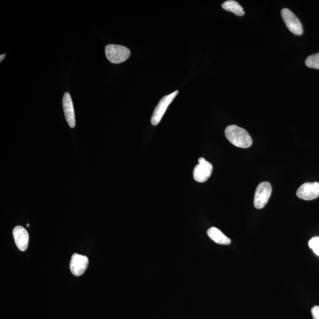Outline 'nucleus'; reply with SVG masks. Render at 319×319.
Here are the masks:
<instances>
[{
	"label": "nucleus",
	"mask_w": 319,
	"mask_h": 319,
	"mask_svg": "<svg viewBox=\"0 0 319 319\" xmlns=\"http://www.w3.org/2000/svg\"><path fill=\"white\" fill-rule=\"evenodd\" d=\"M105 55L111 63L119 64L128 60L131 52L128 48L117 45H108L105 48Z\"/></svg>",
	"instance_id": "f03ea898"
},
{
	"label": "nucleus",
	"mask_w": 319,
	"mask_h": 319,
	"mask_svg": "<svg viewBox=\"0 0 319 319\" xmlns=\"http://www.w3.org/2000/svg\"><path fill=\"white\" fill-rule=\"evenodd\" d=\"M272 193V187L267 182L261 183L256 188L254 204L256 209H262L267 203Z\"/></svg>",
	"instance_id": "20e7f679"
},
{
	"label": "nucleus",
	"mask_w": 319,
	"mask_h": 319,
	"mask_svg": "<svg viewBox=\"0 0 319 319\" xmlns=\"http://www.w3.org/2000/svg\"><path fill=\"white\" fill-rule=\"evenodd\" d=\"M5 57V54H3L0 56V61L2 62L3 60H4V58Z\"/></svg>",
	"instance_id": "dca6fc26"
},
{
	"label": "nucleus",
	"mask_w": 319,
	"mask_h": 319,
	"mask_svg": "<svg viewBox=\"0 0 319 319\" xmlns=\"http://www.w3.org/2000/svg\"><path fill=\"white\" fill-rule=\"evenodd\" d=\"M198 164L193 170V178L197 182L203 183L207 181L211 176L213 166L211 163L204 159L200 158Z\"/></svg>",
	"instance_id": "423d86ee"
},
{
	"label": "nucleus",
	"mask_w": 319,
	"mask_h": 319,
	"mask_svg": "<svg viewBox=\"0 0 319 319\" xmlns=\"http://www.w3.org/2000/svg\"><path fill=\"white\" fill-rule=\"evenodd\" d=\"M309 246L315 255L319 256V237H314L310 240Z\"/></svg>",
	"instance_id": "4468645a"
},
{
	"label": "nucleus",
	"mask_w": 319,
	"mask_h": 319,
	"mask_svg": "<svg viewBox=\"0 0 319 319\" xmlns=\"http://www.w3.org/2000/svg\"><path fill=\"white\" fill-rule=\"evenodd\" d=\"M63 108L68 125L71 128H75L76 126L75 111H74L72 98L68 92H66L64 96Z\"/></svg>",
	"instance_id": "9d476101"
},
{
	"label": "nucleus",
	"mask_w": 319,
	"mask_h": 319,
	"mask_svg": "<svg viewBox=\"0 0 319 319\" xmlns=\"http://www.w3.org/2000/svg\"><path fill=\"white\" fill-rule=\"evenodd\" d=\"M209 237L215 243L221 245H229L231 243V240L222 233V231L215 227L209 229L207 232Z\"/></svg>",
	"instance_id": "9b49d317"
},
{
	"label": "nucleus",
	"mask_w": 319,
	"mask_h": 319,
	"mask_svg": "<svg viewBox=\"0 0 319 319\" xmlns=\"http://www.w3.org/2000/svg\"><path fill=\"white\" fill-rule=\"evenodd\" d=\"M312 315L314 319H319V306H315L312 309Z\"/></svg>",
	"instance_id": "2eb2a0df"
},
{
	"label": "nucleus",
	"mask_w": 319,
	"mask_h": 319,
	"mask_svg": "<svg viewBox=\"0 0 319 319\" xmlns=\"http://www.w3.org/2000/svg\"><path fill=\"white\" fill-rule=\"evenodd\" d=\"M27 227H29V224H27Z\"/></svg>",
	"instance_id": "f3484780"
},
{
	"label": "nucleus",
	"mask_w": 319,
	"mask_h": 319,
	"mask_svg": "<svg viewBox=\"0 0 319 319\" xmlns=\"http://www.w3.org/2000/svg\"><path fill=\"white\" fill-rule=\"evenodd\" d=\"M13 234L18 249L21 252H25L29 242V235L26 229L21 226H17L14 228Z\"/></svg>",
	"instance_id": "1a4fd4ad"
},
{
	"label": "nucleus",
	"mask_w": 319,
	"mask_h": 319,
	"mask_svg": "<svg viewBox=\"0 0 319 319\" xmlns=\"http://www.w3.org/2000/svg\"><path fill=\"white\" fill-rule=\"evenodd\" d=\"M178 94L179 91H176L172 94L165 96L160 101L156 109L154 111L152 117H151V122L153 126L159 125L163 116L165 115L167 108L169 107L170 104L174 100Z\"/></svg>",
	"instance_id": "7ed1b4c3"
},
{
	"label": "nucleus",
	"mask_w": 319,
	"mask_h": 319,
	"mask_svg": "<svg viewBox=\"0 0 319 319\" xmlns=\"http://www.w3.org/2000/svg\"><path fill=\"white\" fill-rule=\"evenodd\" d=\"M222 7L224 10L231 12L238 16H243L245 14L243 7L239 4V3L234 1V0H229V1L224 2L222 5Z\"/></svg>",
	"instance_id": "f8f14e48"
},
{
	"label": "nucleus",
	"mask_w": 319,
	"mask_h": 319,
	"mask_svg": "<svg viewBox=\"0 0 319 319\" xmlns=\"http://www.w3.org/2000/svg\"><path fill=\"white\" fill-rule=\"evenodd\" d=\"M281 16L286 27L291 32L297 36H301L303 33V26L296 15L288 8L282 9Z\"/></svg>",
	"instance_id": "39448f33"
},
{
	"label": "nucleus",
	"mask_w": 319,
	"mask_h": 319,
	"mask_svg": "<svg viewBox=\"0 0 319 319\" xmlns=\"http://www.w3.org/2000/svg\"><path fill=\"white\" fill-rule=\"evenodd\" d=\"M226 137L235 146L246 148L251 147L253 140L246 129L237 126L231 125L225 129Z\"/></svg>",
	"instance_id": "f257e3e1"
},
{
	"label": "nucleus",
	"mask_w": 319,
	"mask_h": 319,
	"mask_svg": "<svg viewBox=\"0 0 319 319\" xmlns=\"http://www.w3.org/2000/svg\"><path fill=\"white\" fill-rule=\"evenodd\" d=\"M305 64L312 69H319V53L309 56L306 59Z\"/></svg>",
	"instance_id": "ddd939ff"
},
{
	"label": "nucleus",
	"mask_w": 319,
	"mask_h": 319,
	"mask_svg": "<svg viewBox=\"0 0 319 319\" xmlns=\"http://www.w3.org/2000/svg\"><path fill=\"white\" fill-rule=\"evenodd\" d=\"M297 197L305 200H311L319 196V182L306 183L296 192Z\"/></svg>",
	"instance_id": "0eeeda50"
},
{
	"label": "nucleus",
	"mask_w": 319,
	"mask_h": 319,
	"mask_svg": "<svg viewBox=\"0 0 319 319\" xmlns=\"http://www.w3.org/2000/svg\"><path fill=\"white\" fill-rule=\"evenodd\" d=\"M89 259L87 256L74 254L71 258L70 269L72 273L75 276H80L84 274L88 267Z\"/></svg>",
	"instance_id": "6e6552de"
}]
</instances>
